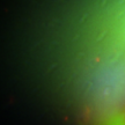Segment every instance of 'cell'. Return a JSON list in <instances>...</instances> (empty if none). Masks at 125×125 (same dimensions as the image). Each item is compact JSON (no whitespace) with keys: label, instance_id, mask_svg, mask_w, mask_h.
Here are the masks:
<instances>
[{"label":"cell","instance_id":"cell-1","mask_svg":"<svg viewBox=\"0 0 125 125\" xmlns=\"http://www.w3.org/2000/svg\"><path fill=\"white\" fill-rule=\"evenodd\" d=\"M26 62L42 94L96 125L125 121V0H43Z\"/></svg>","mask_w":125,"mask_h":125},{"label":"cell","instance_id":"cell-2","mask_svg":"<svg viewBox=\"0 0 125 125\" xmlns=\"http://www.w3.org/2000/svg\"><path fill=\"white\" fill-rule=\"evenodd\" d=\"M118 125H125V121H123V122H122V123H119V124H118Z\"/></svg>","mask_w":125,"mask_h":125}]
</instances>
